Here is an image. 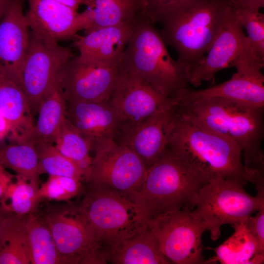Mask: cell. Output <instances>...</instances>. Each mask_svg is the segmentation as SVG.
Segmentation results:
<instances>
[{
	"label": "cell",
	"instance_id": "1",
	"mask_svg": "<svg viewBox=\"0 0 264 264\" xmlns=\"http://www.w3.org/2000/svg\"><path fill=\"white\" fill-rule=\"evenodd\" d=\"M230 9V0H181L160 8L150 21L161 25L166 44L190 71L209 50Z\"/></svg>",
	"mask_w": 264,
	"mask_h": 264
},
{
	"label": "cell",
	"instance_id": "2",
	"mask_svg": "<svg viewBox=\"0 0 264 264\" xmlns=\"http://www.w3.org/2000/svg\"><path fill=\"white\" fill-rule=\"evenodd\" d=\"M185 117L235 143L242 149L247 171L264 177V107H255L221 97H210L177 104Z\"/></svg>",
	"mask_w": 264,
	"mask_h": 264
},
{
	"label": "cell",
	"instance_id": "3",
	"mask_svg": "<svg viewBox=\"0 0 264 264\" xmlns=\"http://www.w3.org/2000/svg\"><path fill=\"white\" fill-rule=\"evenodd\" d=\"M211 178L167 147L148 169L140 186L130 196L146 222L169 212L193 210L200 190Z\"/></svg>",
	"mask_w": 264,
	"mask_h": 264
},
{
	"label": "cell",
	"instance_id": "4",
	"mask_svg": "<svg viewBox=\"0 0 264 264\" xmlns=\"http://www.w3.org/2000/svg\"><path fill=\"white\" fill-rule=\"evenodd\" d=\"M167 147L211 178L237 180L244 185L248 182L256 185L263 179L246 169L239 145L185 117L176 106Z\"/></svg>",
	"mask_w": 264,
	"mask_h": 264
},
{
	"label": "cell",
	"instance_id": "5",
	"mask_svg": "<svg viewBox=\"0 0 264 264\" xmlns=\"http://www.w3.org/2000/svg\"><path fill=\"white\" fill-rule=\"evenodd\" d=\"M161 33L141 14L119 65L120 71L132 72L162 95L176 98L187 88L189 68L170 55Z\"/></svg>",
	"mask_w": 264,
	"mask_h": 264
},
{
	"label": "cell",
	"instance_id": "6",
	"mask_svg": "<svg viewBox=\"0 0 264 264\" xmlns=\"http://www.w3.org/2000/svg\"><path fill=\"white\" fill-rule=\"evenodd\" d=\"M79 207L106 254L147 226L130 195L113 189L89 184Z\"/></svg>",
	"mask_w": 264,
	"mask_h": 264
},
{
	"label": "cell",
	"instance_id": "7",
	"mask_svg": "<svg viewBox=\"0 0 264 264\" xmlns=\"http://www.w3.org/2000/svg\"><path fill=\"white\" fill-rule=\"evenodd\" d=\"M245 185L235 180L213 177L200 190L194 203V213L216 241L224 224L231 226L245 220L254 213L264 207V185L256 188L253 196Z\"/></svg>",
	"mask_w": 264,
	"mask_h": 264
},
{
	"label": "cell",
	"instance_id": "8",
	"mask_svg": "<svg viewBox=\"0 0 264 264\" xmlns=\"http://www.w3.org/2000/svg\"><path fill=\"white\" fill-rule=\"evenodd\" d=\"M73 57L69 48L30 31L29 45L18 84L25 95L32 117L59 84L61 73Z\"/></svg>",
	"mask_w": 264,
	"mask_h": 264
},
{
	"label": "cell",
	"instance_id": "9",
	"mask_svg": "<svg viewBox=\"0 0 264 264\" xmlns=\"http://www.w3.org/2000/svg\"><path fill=\"white\" fill-rule=\"evenodd\" d=\"M146 223L164 256L171 264H206L202 241L206 231L193 210L181 209L160 215Z\"/></svg>",
	"mask_w": 264,
	"mask_h": 264
},
{
	"label": "cell",
	"instance_id": "10",
	"mask_svg": "<svg viewBox=\"0 0 264 264\" xmlns=\"http://www.w3.org/2000/svg\"><path fill=\"white\" fill-rule=\"evenodd\" d=\"M45 222L52 235L62 264L107 263L106 252L79 205H68L52 211Z\"/></svg>",
	"mask_w": 264,
	"mask_h": 264
},
{
	"label": "cell",
	"instance_id": "11",
	"mask_svg": "<svg viewBox=\"0 0 264 264\" xmlns=\"http://www.w3.org/2000/svg\"><path fill=\"white\" fill-rule=\"evenodd\" d=\"M94 149L87 181L130 195L138 188L148 169L131 149L108 138L96 142Z\"/></svg>",
	"mask_w": 264,
	"mask_h": 264
},
{
	"label": "cell",
	"instance_id": "12",
	"mask_svg": "<svg viewBox=\"0 0 264 264\" xmlns=\"http://www.w3.org/2000/svg\"><path fill=\"white\" fill-rule=\"evenodd\" d=\"M119 122L116 134L132 130L157 112L177 104L176 98L167 97L137 75L120 71L109 99Z\"/></svg>",
	"mask_w": 264,
	"mask_h": 264
},
{
	"label": "cell",
	"instance_id": "13",
	"mask_svg": "<svg viewBox=\"0 0 264 264\" xmlns=\"http://www.w3.org/2000/svg\"><path fill=\"white\" fill-rule=\"evenodd\" d=\"M118 63L72 57L61 73L59 84L66 100L108 101L118 80Z\"/></svg>",
	"mask_w": 264,
	"mask_h": 264
},
{
	"label": "cell",
	"instance_id": "14",
	"mask_svg": "<svg viewBox=\"0 0 264 264\" xmlns=\"http://www.w3.org/2000/svg\"><path fill=\"white\" fill-rule=\"evenodd\" d=\"M237 69L231 78L218 85L202 89L185 88L176 98L177 104L210 97H221L245 105L264 107V65L253 60L236 61Z\"/></svg>",
	"mask_w": 264,
	"mask_h": 264
},
{
	"label": "cell",
	"instance_id": "15",
	"mask_svg": "<svg viewBox=\"0 0 264 264\" xmlns=\"http://www.w3.org/2000/svg\"><path fill=\"white\" fill-rule=\"evenodd\" d=\"M29 29L22 0H11L0 22V73L18 84L29 45Z\"/></svg>",
	"mask_w": 264,
	"mask_h": 264
},
{
	"label": "cell",
	"instance_id": "16",
	"mask_svg": "<svg viewBox=\"0 0 264 264\" xmlns=\"http://www.w3.org/2000/svg\"><path fill=\"white\" fill-rule=\"evenodd\" d=\"M246 37L231 4L227 20L207 55L191 69L189 84L199 87L203 82L213 79L220 70L230 67L242 49Z\"/></svg>",
	"mask_w": 264,
	"mask_h": 264
},
{
	"label": "cell",
	"instance_id": "17",
	"mask_svg": "<svg viewBox=\"0 0 264 264\" xmlns=\"http://www.w3.org/2000/svg\"><path fill=\"white\" fill-rule=\"evenodd\" d=\"M165 108L122 134L121 143L131 149L148 169L162 155L169 142L175 108Z\"/></svg>",
	"mask_w": 264,
	"mask_h": 264
},
{
	"label": "cell",
	"instance_id": "18",
	"mask_svg": "<svg viewBox=\"0 0 264 264\" xmlns=\"http://www.w3.org/2000/svg\"><path fill=\"white\" fill-rule=\"evenodd\" d=\"M135 21L99 27L76 35L74 45L84 60L120 63L132 36Z\"/></svg>",
	"mask_w": 264,
	"mask_h": 264
},
{
	"label": "cell",
	"instance_id": "19",
	"mask_svg": "<svg viewBox=\"0 0 264 264\" xmlns=\"http://www.w3.org/2000/svg\"><path fill=\"white\" fill-rule=\"evenodd\" d=\"M25 14L30 31L57 42L80 31L77 10L54 0H28Z\"/></svg>",
	"mask_w": 264,
	"mask_h": 264
},
{
	"label": "cell",
	"instance_id": "20",
	"mask_svg": "<svg viewBox=\"0 0 264 264\" xmlns=\"http://www.w3.org/2000/svg\"><path fill=\"white\" fill-rule=\"evenodd\" d=\"M65 118L94 145L100 140L114 138L118 131V117L109 100H66Z\"/></svg>",
	"mask_w": 264,
	"mask_h": 264
},
{
	"label": "cell",
	"instance_id": "21",
	"mask_svg": "<svg viewBox=\"0 0 264 264\" xmlns=\"http://www.w3.org/2000/svg\"><path fill=\"white\" fill-rule=\"evenodd\" d=\"M0 113L17 143L25 140L34 124L25 95L20 86L0 74Z\"/></svg>",
	"mask_w": 264,
	"mask_h": 264
},
{
	"label": "cell",
	"instance_id": "22",
	"mask_svg": "<svg viewBox=\"0 0 264 264\" xmlns=\"http://www.w3.org/2000/svg\"><path fill=\"white\" fill-rule=\"evenodd\" d=\"M78 13L80 30L87 32L104 26L134 21L141 14V0H89Z\"/></svg>",
	"mask_w": 264,
	"mask_h": 264
},
{
	"label": "cell",
	"instance_id": "23",
	"mask_svg": "<svg viewBox=\"0 0 264 264\" xmlns=\"http://www.w3.org/2000/svg\"><path fill=\"white\" fill-rule=\"evenodd\" d=\"M106 261L114 264H171L161 252L148 225L110 248L107 253Z\"/></svg>",
	"mask_w": 264,
	"mask_h": 264
},
{
	"label": "cell",
	"instance_id": "24",
	"mask_svg": "<svg viewBox=\"0 0 264 264\" xmlns=\"http://www.w3.org/2000/svg\"><path fill=\"white\" fill-rule=\"evenodd\" d=\"M245 220L232 225L234 233L222 243L217 247H208L215 255L206 260V264H264V254L259 253L257 242L247 229Z\"/></svg>",
	"mask_w": 264,
	"mask_h": 264
},
{
	"label": "cell",
	"instance_id": "25",
	"mask_svg": "<svg viewBox=\"0 0 264 264\" xmlns=\"http://www.w3.org/2000/svg\"><path fill=\"white\" fill-rule=\"evenodd\" d=\"M65 102L58 84L42 103L38 120L25 141L54 144L65 120Z\"/></svg>",
	"mask_w": 264,
	"mask_h": 264
},
{
	"label": "cell",
	"instance_id": "26",
	"mask_svg": "<svg viewBox=\"0 0 264 264\" xmlns=\"http://www.w3.org/2000/svg\"><path fill=\"white\" fill-rule=\"evenodd\" d=\"M26 216L8 214L0 236V264H30Z\"/></svg>",
	"mask_w": 264,
	"mask_h": 264
},
{
	"label": "cell",
	"instance_id": "27",
	"mask_svg": "<svg viewBox=\"0 0 264 264\" xmlns=\"http://www.w3.org/2000/svg\"><path fill=\"white\" fill-rule=\"evenodd\" d=\"M26 228L31 264H59L61 258L51 232L45 222L30 214L26 216Z\"/></svg>",
	"mask_w": 264,
	"mask_h": 264
},
{
	"label": "cell",
	"instance_id": "28",
	"mask_svg": "<svg viewBox=\"0 0 264 264\" xmlns=\"http://www.w3.org/2000/svg\"><path fill=\"white\" fill-rule=\"evenodd\" d=\"M54 144L62 154L79 167L86 180L92 160L90 153L94 149V143L65 118Z\"/></svg>",
	"mask_w": 264,
	"mask_h": 264
},
{
	"label": "cell",
	"instance_id": "29",
	"mask_svg": "<svg viewBox=\"0 0 264 264\" xmlns=\"http://www.w3.org/2000/svg\"><path fill=\"white\" fill-rule=\"evenodd\" d=\"M0 164L17 175L38 184V156L32 142L25 141L0 147Z\"/></svg>",
	"mask_w": 264,
	"mask_h": 264
},
{
	"label": "cell",
	"instance_id": "30",
	"mask_svg": "<svg viewBox=\"0 0 264 264\" xmlns=\"http://www.w3.org/2000/svg\"><path fill=\"white\" fill-rule=\"evenodd\" d=\"M37 183L17 175L0 198V204L7 213L25 216L34 211L41 198Z\"/></svg>",
	"mask_w": 264,
	"mask_h": 264
},
{
	"label": "cell",
	"instance_id": "31",
	"mask_svg": "<svg viewBox=\"0 0 264 264\" xmlns=\"http://www.w3.org/2000/svg\"><path fill=\"white\" fill-rule=\"evenodd\" d=\"M38 156L39 175L65 176L82 180V171L73 161L62 154L54 144L34 143Z\"/></svg>",
	"mask_w": 264,
	"mask_h": 264
},
{
	"label": "cell",
	"instance_id": "32",
	"mask_svg": "<svg viewBox=\"0 0 264 264\" xmlns=\"http://www.w3.org/2000/svg\"><path fill=\"white\" fill-rule=\"evenodd\" d=\"M232 6L239 22L247 31L253 50L264 59V15L259 11Z\"/></svg>",
	"mask_w": 264,
	"mask_h": 264
},
{
	"label": "cell",
	"instance_id": "33",
	"mask_svg": "<svg viewBox=\"0 0 264 264\" xmlns=\"http://www.w3.org/2000/svg\"><path fill=\"white\" fill-rule=\"evenodd\" d=\"M83 190L81 180L65 176H49L39 188L42 198L65 201L78 196Z\"/></svg>",
	"mask_w": 264,
	"mask_h": 264
},
{
	"label": "cell",
	"instance_id": "34",
	"mask_svg": "<svg viewBox=\"0 0 264 264\" xmlns=\"http://www.w3.org/2000/svg\"><path fill=\"white\" fill-rule=\"evenodd\" d=\"M245 223L257 242L259 253L264 254V207L258 211L255 216H249Z\"/></svg>",
	"mask_w": 264,
	"mask_h": 264
},
{
	"label": "cell",
	"instance_id": "35",
	"mask_svg": "<svg viewBox=\"0 0 264 264\" xmlns=\"http://www.w3.org/2000/svg\"><path fill=\"white\" fill-rule=\"evenodd\" d=\"M142 14L150 21L155 12L163 6L181 0H141Z\"/></svg>",
	"mask_w": 264,
	"mask_h": 264
},
{
	"label": "cell",
	"instance_id": "36",
	"mask_svg": "<svg viewBox=\"0 0 264 264\" xmlns=\"http://www.w3.org/2000/svg\"><path fill=\"white\" fill-rule=\"evenodd\" d=\"M231 4L236 7L259 11L264 7V0H230Z\"/></svg>",
	"mask_w": 264,
	"mask_h": 264
},
{
	"label": "cell",
	"instance_id": "37",
	"mask_svg": "<svg viewBox=\"0 0 264 264\" xmlns=\"http://www.w3.org/2000/svg\"><path fill=\"white\" fill-rule=\"evenodd\" d=\"M13 178V176L8 173L5 168L0 164V198Z\"/></svg>",
	"mask_w": 264,
	"mask_h": 264
},
{
	"label": "cell",
	"instance_id": "38",
	"mask_svg": "<svg viewBox=\"0 0 264 264\" xmlns=\"http://www.w3.org/2000/svg\"><path fill=\"white\" fill-rule=\"evenodd\" d=\"M77 10L81 4H86L88 0H54Z\"/></svg>",
	"mask_w": 264,
	"mask_h": 264
},
{
	"label": "cell",
	"instance_id": "39",
	"mask_svg": "<svg viewBox=\"0 0 264 264\" xmlns=\"http://www.w3.org/2000/svg\"><path fill=\"white\" fill-rule=\"evenodd\" d=\"M11 0H0V22L3 17Z\"/></svg>",
	"mask_w": 264,
	"mask_h": 264
},
{
	"label": "cell",
	"instance_id": "40",
	"mask_svg": "<svg viewBox=\"0 0 264 264\" xmlns=\"http://www.w3.org/2000/svg\"><path fill=\"white\" fill-rule=\"evenodd\" d=\"M8 214L9 213L6 212L0 204V236L1 232L3 221Z\"/></svg>",
	"mask_w": 264,
	"mask_h": 264
}]
</instances>
